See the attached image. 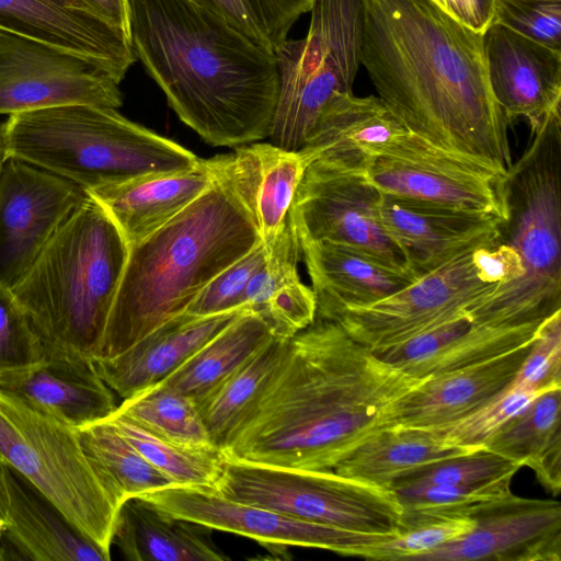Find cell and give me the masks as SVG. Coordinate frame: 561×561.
<instances>
[{
    "mask_svg": "<svg viewBox=\"0 0 561 561\" xmlns=\"http://www.w3.org/2000/svg\"><path fill=\"white\" fill-rule=\"evenodd\" d=\"M208 165L213 184L129 249L98 360L123 353L184 312L216 275L261 242L230 183Z\"/></svg>",
    "mask_w": 561,
    "mask_h": 561,
    "instance_id": "obj_4",
    "label": "cell"
},
{
    "mask_svg": "<svg viewBox=\"0 0 561 561\" xmlns=\"http://www.w3.org/2000/svg\"><path fill=\"white\" fill-rule=\"evenodd\" d=\"M424 379L386 363L337 322L316 318L288 339L221 451L249 462L331 470L382 430L387 407Z\"/></svg>",
    "mask_w": 561,
    "mask_h": 561,
    "instance_id": "obj_1",
    "label": "cell"
},
{
    "mask_svg": "<svg viewBox=\"0 0 561 561\" xmlns=\"http://www.w3.org/2000/svg\"><path fill=\"white\" fill-rule=\"evenodd\" d=\"M88 197L79 184L9 159L0 175V287L11 289Z\"/></svg>",
    "mask_w": 561,
    "mask_h": 561,
    "instance_id": "obj_16",
    "label": "cell"
},
{
    "mask_svg": "<svg viewBox=\"0 0 561 561\" xmlns=\"http://www.w3.org/2000/svg\"><path fill=\"white\" fill-rule=\"evenodd\" d=\"M9 160L7 139H5V126L4 122H0V175L5 162Z\"/></svg>",
    "mask_w": 561,
    "mask_h": 561,
    "instance_id": "obj_52",
    "label": "cell"
},
{
    "mask_svg": "<svg viewBox=\"0 0 561 561\" xmlns=\"http://www.w3.org/2000/svg\"><path fill=\"white\" fill-rule=\"evenodd\" d=\"M309 31L286 39L274 53L279 76L270 142L298 151L324 105L337 93L352 92L360 65V0H316Z\"/></svg>",
    "mask_w": 561,
    "mask_h": 561,
    "instance_id": "obj_9",
    "label": "cell"
},
{
    "mask_svg": "<svg viewBox=\"0 0 561 561\" xmlns=\"http://www.w3.org/2000/svg\"><path fill=\"white\" fill-rule=\"evenodd\" d=\"M129 247L89 194L10 289L45 355L96 362Z\"/></svg>",
    "mask_w": 561,
    "mask_h": 561,
    "instance_id": "obj_5",
    "label": "cell"
},
{
    "mask_svg": "<svg viewBox=\"0 0 561 561\" xmlns=\"http://www.w3.org/2000/svg\"><path fill=\"white\" fill-rule=\"evenodd\" d=\"M561 387L535 398L483 445L520 467H529L547 491H561Z\"/></svg>",
    "mask_w": 561,
    "mask_h": 561,
    "instance_id": "obj_31",
    "label": "cell"
},
{
    "mask_svg": "<svg viewBox=\"0 0 561 561\" xmlns=\"http://www.w3.org/2000/svg\"><path fill=\"white\" fill-rule=\"evenodd\" d=\"M360 65L415 136L502 175L510 125L488 81L482 35L431 0H360Z\"/></svg>",
    "mask_w": 561,
    "mask_h": 561,
    "instance_id": "obj_2",
    "label": "cell"
},
{
    "mask_svg": "<svg viewBox=\"0 0 561 561\" xmlns=\"http://www.w3.org/2000/svg\"><path fill=\"white\" fill-rule=\"evenodd\" d=\"M77 432L89 460L118 507L131 497L175 485L108 419L81 426Z\"/></svg>",
    "mask_w": 561,
    "mask_h": 561,
    "instance_id": "obj_35",
    "label": "cell"
},
{
    "mask_svg": "<svg viewBox=\"0 0 561 561\" xmlns=\"http://www.w3.org/2000/svg\"><path fill=\"white\" fill-rule=\"evenodd\" d=\"M45 356L44 345L11 290L0 287V371L27 366Z\"/></svg>",
    "mask_w": 561,
    "mask_h": 561,
    "instance_id": "obj_45",
    "label": "cell"
},
{
    "mask_svg": "<svg viewBox=\"0 0 561 561\" xmlns=\"http://www.w3.org/2000/svg\"><path fill=\"white\" fill-rule=\"evenodd\" d=\"M541 322L489 325L463 313L401 344L373 352L404 374L422 379L524 346L535 340Z\"/></svg>",
    "mask_w": 561,
    "mask_h": 561,
    "instance_id": "obj_24",
    "label": "cell"
},
{
    "mask_svg": "<svg viewBox=\"0 0 561 561\" xmlns=\"http://www.w3.org/2000/svg\"><path fill=\"white\" fill-rule=\"evenodd\" d=\"M137 497L176 517L254 539L266 548L297 546L350 556L354 548L380 542L392 536L357 533L308 522L224 497L211 486L172 485Z\"/></svg>",
    "mask_w": 561,
    "mask_h": 561,
    "instance_id": "obj_15",
    "label": "cell"
},
{
    "mask_svg": "<svg viewBox=\"0 0 561 561\" xmlns=\"http://www.w3.org/2000/svg\"><path fill=\"white\" fill-rule=\"evenodd\" d=\"M256 313L265 320L274 336L290 339L316 320V296L298 277L278 288Z\"/></svg>",
    "mask_w": 561,
    "mask_h": 561,
    "instance_id": "obj_47",
    "label": "cell"
},
{
    "mask_svg": "<svg viewBox=\"0 0 561 561\" xmlns=\"http://www.w3.org/2000/svg\"><path fill=\"white\" fill-rule=\"evenodd\" d=\"M273 337L265 320L247 310L160 383L196 399Z\"/></svg>",
    "mask_w": 561,
    "mask_h": 561,
    "instance_id": "obj_33",
    "label": "cell"
},
{
    "mask_svg": "<svg viewBox=\"0 0 561 561\" xmlns=\"http://www.w3.org/2000/svg\"><path fill=\"white\" fill-rule=\"evenodd\" d=\"M119 82L89 60L0 31V115L68 104L118 108Z\"/></svg>",
    "mask_w": 561,
    "mask_h": 561,
    "instance_id": "obj_14",
    "label": "cell"
},
{
    "mask_svg": "<svg viewBox=\"0 0 561 561\" xmlns=\"http://www.w3.org/2000/svg\"><path fill=\"white\" fill-rule=\"evenodd\" d=\"M381 198L363 173L313 160L295 193L289 225L298 242L344 244L408 268L401 251L382 229Z\"/></svg>",
    "mask_w": 561,
    "mask_h": 561,
    "instance_id": "obj_12",
    "label": "cell"
},
{
    "mask_svg": "<svg viewBox=\"0 0 561 561\" xmlns=\"http://www.w3.org/2000/svg\"><path fill=\"white\" fill-rule=\"evenodd\" d=\"M136 59L180 119L211 146L268 137L279 90L275 54L192 0H128Z\"/></svg>",
    "mask_w": 561,
    "mask_h": 561,
    "instance_id": "obj_3",
    "label": "cell"
},
{
    "mask_svg": "<svg viewBox=\"0 0 561 561\" xmlns=\"http://www.w3.org/2000/svg\"><path fill=\"white\" fill-rule=\"evenodd\" d=\"M115 412L161 439L194 448H217L195 400L161 383L123 399Z\"/></svg>",
    "mask_w": 561,
    "mask_h": 561,
    "instance_id": "obj_36",
    "label": "cell"
},
{
    "mask_svg": "<svg viewBox=\"0 0 561 561\" xmlns=\"http://www.w3.org/2000/svg\"><path fill=\"white\" fill-rule=\"evenodd\" d=\"M207 161L230 183L270 250L288 225L295 193L309 164L306 158L299 150L259 142Z\"/></svg>",
    "mask_w": 561,
    "mask_h": 561,
    "instance_id": "obj_23",
    "label": "cell"
},
{
    "mask_svg": "<svg viewBox=\"0 0 561 561\" xmlns=\"http://www.w3.org/2000/svg\"><path fill=\"white\" fill-rule=\"evenodd\" d=\"M522 467L484 448L445 459L416 470L391 489L428 484H474L514 477Z\"/></svg>",
    "mask_w": 561,
    "mask_h": 561,
    "instance_id": "obj_42",
    "label": "cell"
},
{
    "mask_svg": "<svg viewBox=\"0 0 561 561\" xmlns=\"http://www.w3.org/2000/svg\"><path fill=\"white\" fill-rule=\"evenodd\" d=\"M99 16L129 33V1L128 0H82Z\"/></svg>",
    "mask_w": 561,
    "mask_h": 561,
    "instance_id": "obj_50",
    "label": "cell"
},
{
    "mask_svg": "<svg viewBox=\"0 0 561 561\" xmlns=\"http://www.w3.org/2000/svg\"><path fill=\"white\" fill-rule=\"evenodd\" d=\"M0 389L75 428L105 420L118 407L94 362L83 357L45 355L34 364L0 371Z\"/></svg>",
    "mask_w": 561,
    "mask_h": 561,
    "instance_id": "obj_22",
    "label": "cell"
},
{
    "mask_svg": "<svg viewBox=\"0 0 561 561\" xmlns=\"http://www.w3.org/2000/svg\"><path fill=\"white\" fill-rule=\"evenodd\" d=\"M0 458L111 558L119 507L89 460L77 428L0 389Z\"/></svg>",
    "mask_w": 561,
    "mask_h": 561,
    "instance_id": "obj_8",
    "label": "cell"
},
{
    "mask_svg": "<svg viewBox=\"0 0 561 561\" xmlns=\"http://www.w3.org/2000/svg\"><path fill=\"white\" fill-rule=\"evenodd\" d=\"M214 182L205 159L190 169L150 173L88 190L113 219L129 249L160 229Z\"/></svg>",
    "mask_w": 561,
    "mask_h": 561,
    "instance_id": "obj_28",
    "label": "cell"
},
{
    "mask_svg": "<svg viewBox=\"0 0 561 561\" xmlns=\"http://www.w3.org/2000/svg\"><path fill=\"white\" fill-rule=\"evenodd\" d=\"M479 449L445 444L417 428H382L365 438L332 470L391 489L399 479L433 463Z\"/></svg>",
    "mask_w": 561,
    "mask_h": 561,
    "instance_id": "obj_30",
    "label": "cell"
},
{
    "mask_svg": "<svg viewBox=\"0 0 561 561\" xmlns=\"http://www.w3.org/2000/svg\"><path fill=\"white\" fill-rule=\"evenodd\" d=\"M10 510L0 531L14 559L35 561H108L93 542L75 530L54 508H46L11 474Z\"/></svg>",
    "mask_w": 561,
    "mask_h": 561,
    "instance_id": "obj_32",
    "label": "cell"
},
{
    "mask_svg": "<svg viewBox=\"0 0 561 561\" xmlns=\"http://www.w3.org/2000/svg\"><path fill=\"white\" fill-rule=\"evenodd\" d=\"M472 529L412 561H560L561 505L512 492L473 507Z\"/></svg>",
    "mask_w": 561,
    "mask_h": 561,
    "instance_id": "obj_17",
    "label": "cell"
},
{
    "mask_svg": "<svg viewBox=\"0 0 561 561\" xmlns=\"http://www.w3.org/2000/svg\"><path fill=\"white\" fill-rule=\"evenodd\" d=\"M380 222L419 278L499 240L503 220L382 195Z\"/></svg>",
    "mask_w": 561,
    "mask_h": 561,
    "instance_id": "obj_20",
    "label": "cell"
},
{
    "mask_svg": "<svg viewBox=\"0 0 561 561\" xmlns=\"http://www.w3.org/2000/svg\"><path fill=\"white\" fill-rule=\"evenodd\" d=\"M215 489L224 497L341 529L393 535L403 508L391 489L339 474L225 456Z\"/></svg>",
    "mask_w": 561,
    "mask_h": 561,
    "instance_id": "obj_10",
    "label": "cell"
},
{
    "mask_svg": "<svg viewBox=\"0 0 561 561\" xmlns=\"http://www.w3.org/2000/svg\"><path fill=\"white\" fill-rule=\"evenodd\" d=\"M482 43L491 92L510 123L523 117L535 133L560 113L561 51L497 23L484 32Z\"/></svg>",
    "mask_w": 561,
    "mask_h": 561,
    "instance_id": "obj_19",
    "label": "cell"
},
{
    "mask_svg": "<svg viewBox=\"0 0 561 561\" xmlns=\"http://www.w3.org/2000/svg\"><path fill=\"white\" fill-rule=\"evenodd\" d=\"M382 195L505 220V179L408 131L364 171Z\"/></svg>",
    "mask_w": 561,
    "mask_h": 561,
    "instance_id": "obj_11",
    "label": "cell"
},
{
    "mask_svg": "<svg viewBox=\"0 0 561 561\" xmlns=\"http://www.w3.org/2000/svg\"><path fill=\"white\" fill-rule=\"evenodd\" d=\"M247 310L238 308L204 317L184 311L123 353L94 362L95 367L113 392L127 399L160 383Z\"/></svg>",
    "mask_w": 561,
    "mask_h": 561,
    "instance_id": "obj_25",
    "label": "cell"
},
{
    "mask_svg": "<svg viewBox=\"0 0 561 561\" xmlns=\"http://www.w3.org/2000/svg\"><path fill=\"white\" fill-rule=\"evenodd\" d=\"M266 250L262 242L216 275L193 299L186 312L211 316L238 308L244 289L254 272L265 262Z\"/></svg>",
    "mask_w": 561,
    "mask_h": 561,
    "instance_id": "obj_44",
    "label": "cell"
},
{
    "mask_svg": "<svg viewBox=\"0 0 561 561\" xmlns=\"http://www.w3.org/2000/svg\"><path fill=\"white\" fill-rule=\"evenodd\" d=\"M542 392L510 383L486 404L458 421L423 431L448 445L482 449L492 435Z\"/></svg>",
    "mask_w": 561,
    "mask_h": 561,
    "instance_id": "obj_40",
    "label": "cell"
},
{
    "mask_svg": "<svg viewBox=\"0 0 561 561\" xmlns=\"http://www.w3.org/2000/svg\"><path fill=\"white\" fill-rule=\"evenodd\" d=\"M513 477L474 484H428L391 489L402 507L469 516L477 505L511 492Z\"/></svg>",
    "mask_w": 561,
    "mask_h": 561,
    "instance_id": "obj_41",
    "label": "cell"
},
{
    "mask_svg": "<svg viewBox=\"0 0 561 561\" xmlns=\"http://www.w3.org/2000/svg\"><path fill=\"white\" fill-rule=\"evenodd\" d=\"M531 343L484 362L425 378L387 407L382 428L428 430L470 414L513 381Z\"/></svg>",
    "mask_w": 561,
    "mask_h": 561,
    "instance_id": "obj_21",
    "label": "cell"
},
{
    "mask_svg": "<svg viewBox=\"0 0 561 561\" xmlns=\"http://www.w3.org/2000/svg\"><path fill=\"white\" fill-rule=\"evenodd\" d=\"M141 456L175 485L215 488L225 455L218 448H194L161 439L114 412L107 417Z\"/></svg>",
    "mask_w": 561,
    "mask_h": 561,
    "instance_id": "obj_37",
    "label": "cell"
},
{
    "mask_svg": "<svg viewBox=\"0 0 561 561\" xmlns=\"http://www.w3.org/2000/svg\"><path fill=\"white\" fill-rule=\"evenodd\" d=\"M8 559H10V557H9L8 551L0 538V561L8 560Z\"/></svg>",
    "mask_w": 561,
    "mask_h": 561,
    "instance_id": "obj_53",
    "label": "cell"
},
{
    "mask_svg": "<svg viewBox=\"0 0 561 561\" xmlns=\"http://www.w3.org/2000/svg\"><path fill=\"white\" fill-rule=\"evenodd\" d=\"M493 23L561 51V0H497Z\"/></svg>",
    "mask_w": 561,
    "mask_h": 561,
    "instance_id": "obj_43",
    "label": "cell"
},
{
    "mask_svg": "<svg viewBox=\"0 0 561 561\" xmlns=\"http://www.w3.org/2000/svg\"><path fill=\"white\" fill-rule=\"evenodd\" d=\"M219 15L263 48L275 53L316 0H192Z\"/></svg>",
    "mask_w": 561,
    "mask_h": 561,
    "instance_id": "obj_39",
    "label": "cell"
},
{
    "mask_svg": "<svg viewBox=\"0 0 561 561\" xmlns=\"http://www.w3.org/2000/svg\"><path fill=\"white\" fill-rule=\"evenodd\" d=\"M506 218L499 239L518 253L525 274L474 301L477 323L514 327L561 310V116L552 114L505 179Z\"/></svg>",
    "mask_w": 561,
    "mask_h": 561,
    "instance_id": "obj_6",
    "label": "cell"
},
{
    "mask_svg": "<svg viewBox=\"0 0 561 561\" xmlns=\"http://www.w3.org/2000/svg\"><path fill=\"white\" fill-rule=\"evenodd\" d=\"M408 131L379 96L337 93L299 151L308 163L320 160L364 174L375 157Z\"/></svg>",
    "mask_w": 561,
    "mask_h": 561,
    "instance_id": "obj_26",
    "label": "cell"
},
{
    "mask_svg": "<svg viewBox=\"0 0 561 561\" xmlns=\"http://www.w3.org/2000/svg\"><path fill=\"white\" fill-rule=\"evenodd\" d=\"M11 474H12V470L0 458V531H2L4 529V527L7 526V523H8L10 501H11V492H10Z\"/></svg>",
    "mask_w": 561,
    "mask_h": 561,
    "instance_id": "obj_51",
    "label": "cell"
},
{
    "mask_svg": "<svg viewBox=\"0 0 561 561\" xmlns=\"http://www.w3.org/2000/svg\"><path fill=\"white\" fill-rule=\"evenodd\" d=\"M116 110L68 104L10 115L4 121L9 159L51 172L85 191L201 162L192 151Z\"/></svg>",
    "mask_w": 561,
    "mask_h": 561,
    "instance_id": "obj_7",
    "label": "cell"
},
{
    "mask_svg": "<svg viewBox=\"0 0 561 561\" xmlns=\"http://www.w3.org/2000/svg\"><path fill=\"white\" fill-rule=\"evenodd\" d=\"M403 508L402 524L389 538L354 548L350 557L383 561H412L415 557L468 534L473 519L465 515Z\"/></svg>",
    "mask_w": 561,
    "mask_h": 561,
    "instance_id": "obj_38",
    "label": "cell"
},
{
    "mask_svg": "<svg viewBox=\"0 0 561 561\" xmlns=\"http://www.w3.org/2000/svg\"><path fill=\"white\" fill-rule=\"evenodd\" d=\"M468 252L399 291L363 307L344 308L328 320L377 352L401 344L458 316L496 285L482 282Z\"/></svg>",
    "mask_w": 561,
    "mask_h": 561,
    "instance_id": "obj_13",
    "label": "cell"
},
{
    "mask_svg": "<svg viewBox=\"0 0 561 561\" xmlns=\"http://www.w3.org/2000/svg\"><path fill=\"white\" fill-rule=\"evenodd\" d=\"M0 31L78 55L119 83L136 61L130 36L82 0H0Z\"/></svg>",
    "mask_w": 561,
    "mask_h": 561,
    "instance_id": "obj_18",
    "label": "cell"
},
{
    "mask_svg": "<svg viewBox=\"0 0 561 561\" xmlns=\"http://www.w3.org/2000/svg\"><path fill=\"white\" fill-rule=\"evenodd\" d=\"M287 341L273 337L208 391L194 399L213 444L220 450L270 380L286 351Z\"/></svg>",
    "mask_w": 561,
    "mask_h": 561,
    "instance_id": "obj_34",
    "label": "cell"
},
{
    "mask_svg": "<svg viewBox=\"0 0 561 561\" xmlns=\"http://www.w3.org/2000/svg\"><path fill=\"white\" fill-rule=\"evenodd\" d=\"M471 260L479 278L486 284L506 285L525 274L516 250L500 239L472 250Z\"/></svg>",
    "mask_w": 561,
    "mask_h": 561,
    "instance_id": "obj_48",
    "label": "cell"
},
{
    "mask_svg": "<svg viewBox=\"0 0 561 561\" xmlns=\"http://www.w3.org/2000/svg\"><path fill=\"white\" fill-rule=\"evenodd\" d=\"M213 530L131 497L119 507L113 543L133 561L229 560L213 540Z\"/></svg>",
    "mask_w": 561,
    "mask_h": 561,
    "instance_id": "obj_29",
    "label": "cell"
},
{
    "mask_svg": "<svg viewBox=\"0 0 561 561\" xmlns=\"http://www.w3.org/2000/svg\"><path fill=\"white\" fill-rule=\"evenodd\" d=\"M431 2L454 21L483 35L494 22L497 0H431Z\"/></svg>",
    "mask_w": 561,
    "mask_h": 561,
    "instance_id": "obj_49",
    "label": "cell"
},
{
    "mask_svg": "<svg viewBox=\"0 0 561 561\" xmlns=\"http://www.w3.org/2000/svg\"><path fill=\"white\" fill-rule=\"evenodd\" d=\"M511 383L538 391L561 387V310L541 322Z\"/></svg>",
    "mask_w": 561,
    "mask_h": 561,
    "instance_id": "obj_46",
    "label": "cell"
},
{
    "mask_svg": "<svg viewBox=\"0 0 561 561\" xmlns=\"http://www.w3.org/2000/svg\"><path fill=\"white\" fill-rule=\"evenodd\" d=\"M299 245L317 300V318L371 305L419 279L408 268L344 244L301 241Z\"/></svg>",
    "mask_w": 561,
    "mask_h": 561,
    "instance_id": "obj_27",
    "label": "cell"
}]
</instances>
